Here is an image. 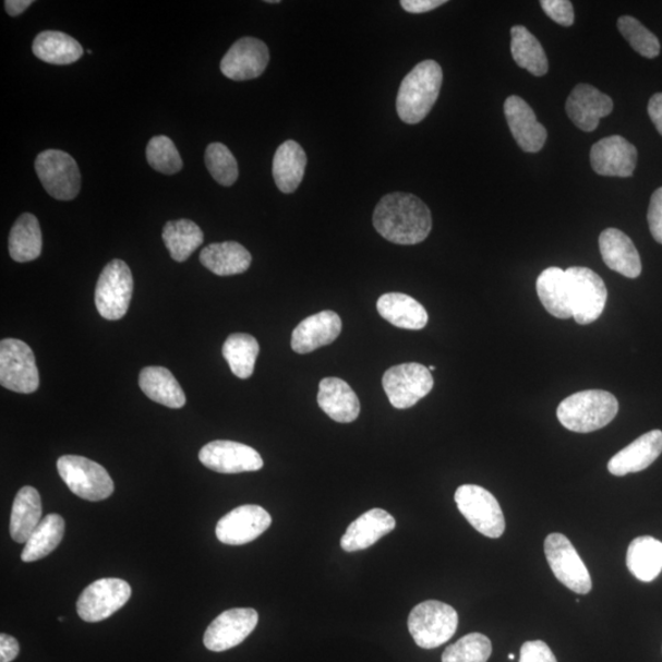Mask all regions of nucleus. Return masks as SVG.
<instances>
[{
	"instance_id": "c9c22d12",
	"label": "nucleus",
	"mask_w": 662,
	"mask_h": 662,
	"mask_svg": "<svg viewBox=\"0 0 662 662\" xmlns=\"http://www.w3.org/2000/svg\"><path fill=\"white\" fill-rule=\"evenodd\" d=\"M65 531V522L58 514H48L25 543L22 553L24 562H35L51 555L62 542Z\"/></svg>"
},
{
	"instance_id": "1a4fd4ad",
	"label": "nucleus",
	"mask_w": 662,
	"mask_h": 662,
	"mask_svg": "<svg viewBox=\"0 0 662 662\" xmlns=\"http://www.w3.org/2000/svg\"><path fill=\"white\" fill-rule=\"evenodd\" d=\"M383 389L395 409H409L433 389L432 373L420 363L394 365L383 375Z\"/></svg>"
},
{
	"instance_id": "c756f323",
	"label": "nucleus",
	"mask_w": 662,
	"mask_h": 662,
	"mask_svg": "<svg viewBox=\"0 0 662 662\" xmlns=\"http://www.w3.org/2000/svg\"><path fill=\"white\" fill-rule=\"evenodd\" d=\"M41 520V496L34 488H23L17 492L13 503L10 535L17 543H26Z\"/></svg>"
},
{
	"instance_id": "ddd939ff",
	"label": "nucleus",
	"mask_w": 662,
	"mask_h": 662,
	"mask_svg": "<svg viewBox=\"0 0 662 662\" xmlns=\"http://www.w3.org/2000/svg\"><path fill=\"white\" fill-rule=\"evenodd\" d=\"M132 597V588L123 579L105 578L88 586L76 602L79 617L96 624L111 617Z\"/></svg>"
},
{
	"instance_id": "49530a36",
	"label": "nucleus",
	"mask_w": 662,
	"mask_h": 662,
	"mask_svg": "<svg viewBox=\"0 0 662 662\" xmlns=\"http://www.w3.org/2000/svg\"><path fill=\"white\" fill-rule=\"evenodd\" d=\"M446 0H401V7L410 14L429 13L446 4Z\"/></svg>"
},
{
	"instance_id": "58836bf2",
	"label": "nucleus",
	"mask_w": 662,
	"mask_h": 662,
	"mask_svg": "<svg viewBox=\"0 0 662 662\" xmlns=\"http://www.w3.org/2000/svg\"><path fill=\"white\" fill-rule=\"evenodd\" d=\"M491 654V640L486 636L471 634L444 650L442 662H488Z\"/></svg>"
},
{
	"instance_id": "412c9836",
	"label": "nucleus",
	"mask_w": 662,
	"mask_h": 662,
	"mask_svg": "<svg viewBox=\"0 0 662 662\" xmlns=\"http://www.w3.org/2000/svg\"><path fill=\"white\" fill-rule=\"evenodd\" d=\"M341 329V318L334 311H323L311 315L293 330L291 348L301 354L313 352L338 339Z\"/></svg>"
},
{
	"instance_id": "7ed1b4c3",
	"label": "nucleus",
	"mask_w": 662,
	"mask_h": 662,
	"mask_svg": "<svg viewBox=\"0 0 662 662\" xmlns=\"http://www.w3.org/2000/svg\"><path fill=\"white\" fill-rule=\"evenodd\" d=\"M618 401L605 390H585L570 395L559 404L557 418L563 428L590 433L607 426L617 417Z\"/></svg>"
},
{
	"instance_id": "79ce46f5",
	"label": "nucleus",
	"mask_w": 662,
	"mask_h": 662,
	"mask_svg": "<svg viewBox=\"0 0 662 662\" xmlns=\"http://www.w3.org/2000/svg\"><path fill=\"white\" fill-rule=\"evenodd\" d=\"M205 164L214 180L224 186L234 184L239 178V165L229 147L221 143H213L207 146Z\"/></svg>"
},
{
	"instance_id": "09e8293b",
	"label": "nucleus",
	"mask_w": 662,
	"mask_h": 662,
	"mask_svg": "<svg viewBox=\"0 0 662 662\" xmlns=\"http://www.w3.org/2000/svg\"><path fill=\"white\" fill-rule=\"evenodd\" d=\"M648 113L658 132L662 135V93L650 98Z\"/></svg>"
},
{
	"instance_id": "3c124183",
	"label": "nucleus",
	"mask_w": 662,
	"mask_h": 662,
	"mask_svg": "<svg viewBox=\"0 0 662 662\" xmlns=\"http://www.w3.org/2000/svg\"><path fill=\"white\" fill-rule=\"evenodd\" d=\"M266 3H269V4H278V3H280V2H279V0H268V2H266Z\"/></svg>"
},
{
	"instance_id": "b1692460",
	"label": "nucleus",
	"mask_w": 662,
	"mask_h": 662,
	"mask_svg": "<svg viewBox=\"0 0 662 662\" xmlns=\"http://www.w3.org/2000/svg\"><path fill=\"white\" fill-rule=\"evenodd\" d=\"M599 245L602 260L611 270L628 279H637L641 274L640 255L626 233L607 229L600 234Z\"/></svg>"
},
{
	"instance_id": "2eb2a0df",
	"label": "nucleus",
	"mask_w": 662,
	"mask_h": 662,
	"mask_svg": "<svg viewBox=\"0 0 662 662\" xmlns=\"http://www.w3.org/2000/svg\"><path fill=\"white\" fill-rule=\"evenodd\" d=\"M258 612L253 609L227 610L207 627L204 646L216 653L240 646L258 625Z\"/></svg>"
},
{
	"instance_id": "a18cd8bd",
	"label": "nucleus",
	"mask_w": 662,
	"mask_h": 662,
	"mask_svg": "<svg viewBox=\"0 0 662 662\" xmlns=\"http://www.w3.org/2000/svg\"><path fill=\"white\" fill-rule=\"evenodd\" d=\"M648 224L654 240L662 244V188H659L653 196H651L648 210Z\"/></svg>"
},
{
	"instance_id": "cd10ccee",
	"label": "nucleus",
	"mask_w": 662,
	"mask_h": 662,
	"mask_svg": "<svg viewBox=\"0 0 662 662\" xmlns=\"http://www.w3.org/2000/svg\"><path fill=\"white\" fill-rule=\"evenodd\" d=\"M539 299L545 310L558 320L573 318L566 270L552 266L543 270L537 281Z\"/></svg>"
},
{
	"instance_id": "393cba45",
	"label": "nucleus",
	"mask_w": 662,
	"mask_h": 662,
	"mask_svg": "<svg viewBox=\"0 0 662 662\" xmlns=\"http://www.w3.org/2000/svg\"><path fill=\"white\" fill-rule=\"evenodd\" d=\"M318 405L330 419L340 423L353 422L361 412L358 394L340 378H324L320 383Z\"/></svg>"
},
{
	"instance_id": "603ef678",
	"label": "nucleus",
	"mask_w": 662,
	"mask_h": 662,
	"mask_svg": "<svg viewBox=\"0 0 662 662\" xmlns=\"http://www.w3.org/2000/svg\"><path fill=\"white\" fill-rule=\"evenodd\" d=\"M431 372L436 370V368H434V365H431V368L429 369Z\"/></svg>"
},
{
	"instance_id": "f3484780",
	"label": "nucleus",
	"mask_w": 662,
	"mask_h": 662,
	"mask_svg": "<svg viewBox=\"0 0 662 662\" xmlns=\"http://www.w3.org/2000/svg\"><path fill=\"white\" fill-rule=\"evenodd\" d=\"M269 61V49L261 39L243 37L225 55L220 69L231 81H252L265 72Z\"/></svg>"
},
{
	"instance_id": "de8ad7c7",
	"label": "nucleus",
	"mask_w": 662,
	"mask_h": 662,
	"mask_svg": "<svg viewBox=\"0 0 662 662\" xmlns=\"http://www.w3.org/2000/svg\"><path fill=\"white\" fill-rule=\"evenodd\" d=\"M20 653L17 640L12 636L0 635V662H12Z\"/></svg>"
},
{
	"instance_id": "a211bd4d",
	"label": "nucleus",
	"mask_w": 662,
	"mask_h": 662,
	"mask_svg": "<svg viewBox=\"0 0 662 662\" xmlns=\"http://www.w3.org/2000/svg\"><path fill=\"white\" fill-rule=\"evenodd\" d=\"M638 152L624 136L604 137L591 147L592 170L600 176L627 178L634 176Z\"/></svg>"
},
{
	"instance_id": "5701e85b",
	"label": "nucleus",
	"mask_w": 662,
	"mask_h": 662,
	"mask_svg": "<svg viewBox=\"0 0 662 662\" xmlns=\"http://www.w3.org/2000/svg\"><path fill=\"white\" fill-rule=\"evenodd\" d=\"M397 526L388 511L374 508L356 519L341 539V547L346 552L370 549L383 537L388 535Z\"/></svg>"
},
{
	"instance_id": "f704fd0d",
	"label": "nucleus",
	"mask_w": 662,
	"mask_h": 662,
	"mask_svg": "<svg viewBox=\"0 0 662 662\" xmlns=\"http://www.w3.org/2000/svg\"><path fill=\"white\" fill-rule=\"evenodd\" d=\"M510 35L514 61L532 75L543 76L547 74L549 59L539 39L521 25L513 26Z\"/></svg>"
},
{
	"instance_id": "c03bdc74",
	"label": "nucleus",
	"mask_w": 662,
	"mask_h": 662,
	"mask_svg": "<svg viewBox=\"0 0 662 662\" xmlns=\"http://www.w3.org/2000/svg\"><path fill=\"white\" fill-rule=\"evenodd\" d=\"M519 662H557V659L545 641L531 640L522 645Z\"/></svg>"
},
{
	"instance_id": "864d4df0",
	"label": "nucleus",
	"mask_w": 662,
	"mask_h": 662,
	"mask_svg": "<svg viewBox=\"0 0 662 662\" xmlns=\"http://www.w3.org/2000/svg\"><path fill=\"white\" fill-rule=\"evenodd\" d=\"M508 658H509V660H514V659H516V658H514V655H513V654H510Z\"/></svg>"
},
{
	"instance_id": "72a5a7b5",
	"label": "nucleus",
	"mask_w": 662,
	"mask_h": 662,
	"mask_svg": "<svg viewBox=\"0 0 662 662\" xmlns=\"http://www.w3.org/2000/svg\"><path fill=\"white\" fill-rule=\"evenodd\" d=\"M33 52L46 63L68 65L79 61L84 49L72 36L59 32H44L35 38Z\"/></svg>"
},
{
	"instance_id": "c85d7f7f",
	"label": "nucleus",
	"mask_w": 662,
	"mask_h": 662,
	"mask_svg": "<svg viewBox=\"0 0 662 662\" xmlns=\"http://www.w3.org/2000/svg\"><path fill=\"white\" fill-rule=\"evenodd\" d=\"M140 385L147 398L170 409H181L185 405V394L174 378V375L165 368L151 365L142 370Z\"/></svg>"
},
{
	"instance_id": "2f4dec72",
	"label": "nucleus",
	"mask_w": 662,
	"mask_h": 662,
	"mask_svg": "<svg viewBox=\"0 0 662 662\" xmlns=\"http://www.w3.org/2000/svg\"><path fill=\"white\" fill-rule=\"evenodd\" d=\"M43 232L37 217L23 214L9 234V253L17 263L33 262L41 255Z\"/></svg>"
},
{
	"instance_id": "9d476101",
	"label": "nucleus",
	"mask_w": 662,
	"mask_h": 662,
	"mask_svg": "<svg viewBox=\"0 0 662 662\" xmlns=\"http://www.w3.org/2000/svg\"><path fill=\"white\" fill-rule=\"evenodd\" d=\"M0 384L5 389L22 394L38 389L35 354L24 341L4 339L0 342Z\"/></svg>"
},
{
	"instance_id": "f257e3e1",
	"label": "nucleus",
	"mask_w": 662,
	"mask_h": 662,
	"mask_svg": "<svg viewBox=\"0 0 662 662\" xmlns=\"http://www.w3.org/2000/svg\"><path fill=\"white\" fill-rule=\"evenodd\" d=\"M373 225L385 240L412 245L428 239L432 215L429 206L417 195L398 192L382 197L375 206Z\"/></svg>"
},
{
	"instance_id": "473e14b6",
	"label": "nucleus",
	"mask_w": 662,
	"mask_h": 662,
	"mask_svg": "<svg viewBox=\"0 0 662 662\" xmlns=\"http://www.w3.org/2000/svg\"><path fill=\"white\" fill-rule=\"evenodd\" d=\"M627 568L640 581L657 579L662 571V542L651 537L631 541L627 551Z\"/></svg>"
},
{
	"instance_id": "4be33fe9",
	"label": "nucleus",
	"mask_w": 662,
	"mask_h": 662,
	"mask_svg": "<svg viewBox=\"0 0 662 662\" xmlns=\"http://www.w3.org/2000/svg\"><path fill=\"white\" fill-rule=\"evenodd\" d=\"M662 453V431H650L622 449L609 461L607 469L615 477L643 471L651 466Z\"/></svg>"
},
{
	"instance_id": "8fccbe9b",
	"label": "nucleus",
	"mask_w": 662,
	"mask_h": 662,
	"mask_svg": "<svg viewBox=\"0 0 662 662\" xmlns=\"http://www.w3.org/2000/svg\"><path fill=\"white\" fill-rule=\"evenodd\" d=\"M33 4V0H7V2L4 3L7 13L10 16H17L20 14H23L25 10Z\"/></svg>"
},
{
	"instance_id": "6ab92c4d",
	"label": "nucleus",
	"mask_w": 662,
	"mask_h": 662,
	"mask_svg": "<svg viewBox=\"0 0 662 662\" xmlns=\"http://www.w3.org/2000/svg\"><path fill=\"white\" fill-rule=\"evenodd\" d=\"M614 110V101L589 84H578L570 93L566 111L569 120L582 132H594L601 118Z\"/></svg>"
},
{
	"instance_id": "9b49d317",
	"label": "nucleus",
	"mask_w": 662,
	"mask_h": 662,
	"mask_svg": "<svg viewBox=\"0 0 662 662\" xmlns=\"http://www.w3.org/2000/svg\"><path fill=\"white\" fill-rule=\"evenodd\" d=\"M35 168L46 192L55 200L72 201L81 192V170L71 155L46 151L37 156Z\"/></svg>"
},
{
	"instance_id": "f8f14e48",
	"label": "nucleus",
	"mask_w": 662,
	"mask_h": 662,
	"mask_svg": "<svg viewBox=\"0 0 662 662\" xmlns=\"http://www.w3.org/2000/svg\"><path fill=\"white\" fill-rule=\"evenodd\" d=\"M545 555L553 575L563 586L577 594H589L592 588L589 570L567 537L551 533L545 540Z\"/></svg>"
},
{
	"instance_id": "bb28decb",
	"label": "nucleus",
	"mask_w": 662,
	"mask_h": 662,
	"mask_svg": "<svg viewBox=\"0 0 662 662\" xmlns=\"http://www.w3.org/2000/svg\"><path fill=\"white\" fill-rule=\"evenodd\" d=\"M305 166H308V155L299 143L288 141L279 146L274 156L273 176L282 193L290 194L298 190L303 180Z\"/></svg>"
},
{
	"instance_id": "dca6fc26",
	"label": "nucleus",
	"mask_w": 662,
	"mask_h": 662,
	"mask_svg": "<svg viewBox=\"0 0 662 662\" xmlns=\"http://www.w3.org/2000/svg\"><path fill=\"white\" fill-rule=\"evenodd\" d=\"M200 460L205 468L220 473L258 471L264 467L258 452L232 441L207 443L200 452Z\"/></svg>"
},
{
	"instance_id": "a878e982",
	"label": "nucleus",
	"mask_w": 662,
	"mask_h": 662,
	"mask_svg": "<svg viewBox=\"0 0 662 662\" xmlns=\"http://www.w3.org/2000/svg\"><path fill=\"white\" fill-rule=\"evenodd\" d=\"M377 310L382 318L400 329L421 330L429 323L428 311L409 294L385 293L377 302Z\"/></svg>"
},
{
	"instance_id": "aec40b11",
	"label": "nucleus",
	"mask_w": 662,
	"mask_h": 662,
	"mask_svg": "<svg viewBox=\"0 0 662 662\" xmlns=\"http://www.w3.org/2000/svg\"><path fill=\"white\" fill-rule=\"evenodd\" d=\"M506 115L514 140L526 153H539L547 141V131L537 118L535 112L521 97L513 95L504 103Z\"/></svg>"
},
{
	"instance_id": "ea45409f",
	"label": "nucleus",
	"mask_w": 662,
	"mask_h": 662,
	"mask_svg": "<svg viewBox=\"0 0 662 662\" xmlns=\"http://www.w3.org/2000/svg\"><path fill=\"white\" fill-rule=\"evenodd\" d=\"M147 163L164 174H176L183 168V161L174 143L166 135L154 136L146 147Z\"/></svg>"
},
{
	"instance_id": "4468645a",
	"label": "nucleus",
	"mask_w": 662,
	"mask_h": 662,
	"mask_svg": "<svg viewBox=\"0 0 662 662\" xmlns=\"http://www.w3.org/2000/svg\"><path fill=\"white\" fill-rule=\"evenodd\" d=\"M268 511L246 504L227 513L216 526V537L225 545L241 546L258 539L272 526Z\"/></svg>"
},
{
	"instance_id": "7c9ffc66",
	"label": "nucleus",
	"mask_w": 662,
	"mask_h": 662,
	"mask_svg": "<svg viewBox=\"0 0 662 662\" xmlns=\"http://www.w3.org/2000/svg\"><path fill=\"white\" fill-rule=\"evenodd\" d=\"M201 262L216 275L230 276L249 270L252 255L237 242L213 243L202 251Z\"/></svg>"
},
{
	"instance_id": "e433bc0d",
	"label": "nucleus",
	"mask_w": 662,
	"mask_h": 662,
	"mask_svg": "<svg viewBox=\"0 0 662 662\" xmlns=\"http://www.w3.org/2000/svg\"><path fill=\"white\" fill-rule=\"evenodd\" d=\"M163 240L172 260L183 263L202 245L204 233L191 220L168 221L163 231Z\"/></svg>"
},
{
	"instance_id": "0eeeda50",
	"label": "nucleus",
	"mask_w": 662,
	"mask_h": 662,
	"mask_svg": "<svg viewBox=\"0 0 662 662\" xmlns=\"http://www.w3.org/2000/svg\"><path fill=\"white\" fill-rule=\"evenodd\" d=\"M573 318L580 325L594 323L605 310L607 289L600 276L582 266L566 270Z\"/></svg>"
},
{
	"instance_id": "6e6552de",
	"label": "nucleus",
	"mask_w": 662,
	"mask_h": 662,
	"mask_svg": "<svg viewBox=\"0 0 662 662\" xmlns=\"http://www.w3.org/2000/svg\"><path fill=\"white\" fill-rule=\"evenodd\" d=\"M457 506L473 529L483 537L498 539L506 530V519L492 493L477 485H462L456 492Z\"/></svg>"
},
{
	"instance_id": "a19ab883",
	"label": "nucleus",
	"mask_w": 662,
	"mask_h": 662,
	"mask_svg": "<svg viewBox=\"0 0 662 662\" xmlns=\"http://www.w3.org/2000/svg\"><path fill=\"white\" fill-rule=\"evenodd\" d=\"M617 26L622 36L626 38V41L637 53L649 59L659 56L660 43L658 37L649 32L636 17L621 16Z\"/></svg>"
},
{
	"instance_id": "20e7f679",
	"label": "nucleus",
	"mask_w": 662,
	"mask_h": 662,
	"mask_svg": "<svg viewBox=\"0 0 662 662\" xmlns=\"http://www.w3.org/2000/svg\"><path fill=\"white\" fill-rule=\"evenodd\" d=\"M459 625L458 612L437 600L421 602L409 616L410 634L422 649H434L456 635Z\"/></svg>"
},
{
	"instance_id": "4c0bfd02",
	"label": "nucleus",
	"mask_w": 662,
	"mask_h": 662,
	"mask_svg": "<svg viewBox=\"0 0 662 662\" xmlns=\"http://www.w3.org/2000/svg\"><path fill=\"white\" fill-rule=\"evenodd\" d=\"M261 348L258 341L250 334H232L224 344L222 354L236 377H252L256 358Z\"/></svg>"
},
{
	"instance_id": "f03ea898",
	"label": "nucleus",
	"mask_w": 662,
	"mask_h": 662,
	"mask_svg": "<svg viewBox=\"0 0 662 662\" xmlns=\"http://www.w3.org/2000/svg\"><path fill=\"white\" fill-rule=\"evenodd\" d=\"M443 83L442 68L437 62L419 63L404 77L397 98L401 121L418 124L428 117L437 103Z\"/></svg>"
},
{
	"instance_id": "37998d69",
	"label": "nucleus",
	"mask_w": 662,
	"mask_h": 662,
	"mask_svg": "<svg viewBox=\"0 0 662 662\" xmlns=\"http://www.w3.org/2000/svg\"><path fill=\"white\" fill-rule=\"evenodd\" d=\"M540 4L553 22L566 27L575 23V9L568 0H541Z\"/></svg>"
},
{
	"instance_id": "39448f33",
	"label": "nucleus",
	"mask_w": 662,
	"mask_h": 662,
	"mask_svg": "<svg viewBox=\"0 0 662 662\" xmlns=\"http://www.w3.org/2000/svg\"><path fill=\"white\" fill-rule=\"evenodd\" d=\"M57 470L69 490L85 501H104L115 491L110 473L91 459L64 456L58 459Z\"/></svg>"
},
{
	"instance_id": "423d86ee",
	"label": "nucleus",
	"mask_w": 662,
	"mask_h": 662,
	"mask_svg": "<svg viewBox=\"0 0 662 662\" xmlns=\"http://www.w3.org/2000/svg\"><path fill=\"white\" fill-rule=\"evenodd\" d=\"M133 290L130 266L120 260L108 263L96 285L95 303L98 313L107 321L123 318L130 309Z\"/></svg>"
}]
</instances>
